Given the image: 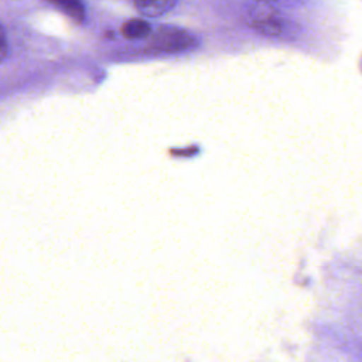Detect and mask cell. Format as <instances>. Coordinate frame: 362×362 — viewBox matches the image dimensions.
<instances>
[{"label":"cell","mask_w":362,"mask_h":362,"mask_svg":"<svg viewBox=\"0 0 362 362\" xmlns=\"http://www.w3.org/2000/svg\"><path fill=\"white\" fill-rule=\"evenodd\" d=\"M175 6L173 0H137L134 1V7L144 16L157 17L167 11H170Z\"/></svg>","instance_id":"3957f363"},{"label":"cell","mask_w":362,"mask_h":362,"mask_svg":"<svg viewBox=\"0 0 362 362\" xmlns=\"http://www.w3.org/2000/svg\"><path fill=\"white\" fill-rule=\"evenodd\" d=\"M8 54V44H7V37L3 25L0 24V62H3L7 58Z\"/></svg>","instance_id":"8992f818"},{"label":"cell","mask_w":362,"mask_h":362,"mask_svg":"<svg viewBox=\"0 0 362 362\" xmlns=\"http://www.w3.org/2000/svg\"><path fill=\"white\" fill-rule=\"evenodd\" d=\"M195 37L177 27H161L158 28L150 41V47L160 52H181L195 45Z\"/></svg>","instance_id":"7a4b0ae2"},{"label":"cell","mask_w":362,"mask_h":362,"mask_svg":"<svg viewBox=\"0 0 362 362\" xmlns=\"http://www.w3.org/2000/svg\"><path fill=\"white\" fill-rule=\"evenodd\" d=\"M55 4L58 7H61L75 21H78V23L83 21V18H85V8H83L82 3L74 1V0H65V1H57Z\"/></svg>","instance_id":"5b68a950"},{"label":"cell","mask_w":362,"mask_h":362,"mask_svg":"<svg viewBox=\"0 0 362 362\" xmlns=\"http://www.w3.org/2000/svg\"><path fill=\"white\" fill-rule=\"evenodd\" d=\"M245 21L262 35L276 37L284 30V21L280 17L279 10L274 4L266 1L252 3L245 11Z\"/></svg>","instance_id":"6da1fadb"},{"label":"cell","mask_w":362,"mask_h":362,"mask_svg":"<svg viewBox=\"0 0 362 362\" xmlns=\"http://www.w3.org/2000/svg\"><path fill=\"white\" fill-rule=\"evenodd\" d=\"M150 31H151L150 23H147L143 18L127 20L122 27V33L127 38H144L150 34Z\"/></svg>","instance_id":"277c9868"}]
</instances>
